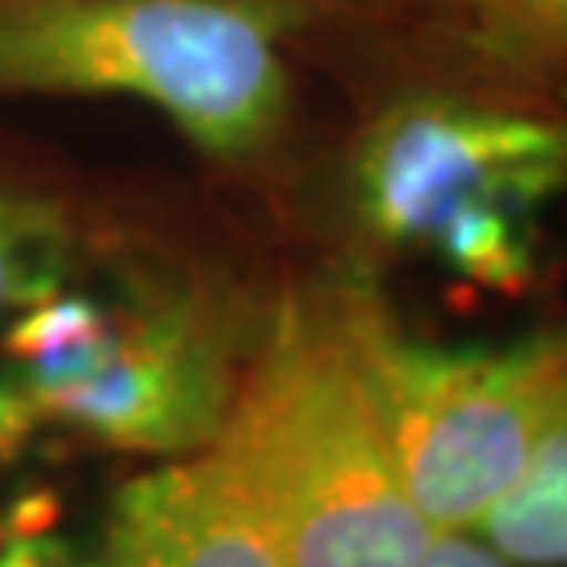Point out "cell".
<instances>
[{
    "label": "cell",
    "instance_id": "obj_4",
    "mask_svg": "<svg viewBox=\"0 0 567 567\" xmlns=\"http://www.w3.org/2000/svg\"><path fill=\"white\" fill-rule=\"evenodd\" d=\"M0 359L41 421L136 454L187 457L220 432L243 370L235 333L190 289H70L0 330Z\"/></svg>",
    "mask_w": 567,
    "mask_h": 567
},
{
    "label": "cell",
    "instance_id": "obj_3",
    "mask_svg": "<svg viewBox=\"0 0 567 567\" xmlns=\"http://www.w3.org/2000/svg\"><path fill=\"white\" fill-rule=\"evenodd\" d=\"M333 297L417 513L432 530H476L567 417V330L432 344L367 282Z\"/></svg>",
    "mask_w": 567,
    "mask_h": 567
},
{
    "label": "cell",
    "instance_id": "obj_7",
    "mask_svg": "<svg viewBox=\"0 0 567 567\" xmlns=\"http://www.w3.org/2000/svg\"><path fill=\"white\" fill-rule=\"evenodd\" d=\"M473 535L524 567H567V417Z\"/></svg>",
    "mask_w": 567,
    "mask_h": 567
},
{
    "label": "cell",
    "instance_id": "obj_10",
    "mask_svg": "<svg viewBox=\"0 0 567 567\" xmlns=\"http://www.w3.org/2000/svg\"><path fill=\"white\" fill-rule=\"evenodd\" d=\"M502 48L527 59L567 55V0H465Z\"/></svg>",
    "mask_w": 567,
    "mask_h": 567
},
{
    "label": "cell",
    "instance_id": "obj_6",
    "mask_svg": "<svg viewBox=\"0 0 567 567\" xmlns=\"http://www.w3.org/2000/svg\"><path fill=\"white\" fill-rule=\"evenodd\" d=\"M106 542L122 567H282L252 505L209 451L125 484Z\"/></svg>",
    "mask_w": 567,
    "mask_h": 567
},
{
    "label": "cell",
    "instance_id": "obj_9",
    "mask_svg": "<svg viewBox=\"0 0 567 567\" xmlns=\"http://www.w3.org/2000/svg\"><path fill=\"white\" fill-rule=\"evenodd\" d=\"M44 498H27L8 516V527L0 535V567H122L111 542L95 549H81L78 542L48 530Z\"/></svg>",
    "mask_w": 567,
    "mask_h": 567
},
{
    "label": "cell",
    "instance_id": "obj_8",
    "mask_svg": "<svg viewBox=\"0 0 567 567\" xmlns=\"http://www.w3.org/2000/svg\"><path fill=\"white\" fill-rule=\"evenodd\" d=\"M70 252L55 205L0 190V330L70 279Z\"/></svg>",
    "mask_w": 567,
    "mask_h": 567
},
{
    "label": "cell",
    "instance_id": "obj_13",
    "mask_svg": "<svg viewBox=\"0 0 567 567\" xmlns=\"http://www.w3.org/2000/svg\"><path fill=\"white\" fill-rule=\"evenodd\" d=\"M4 527H8V520H0V535H4Z\"/></svg>",
    "mask_w": 567,
    "mask_h": 567
},
{
    "label": "cell",
    "instance_id": "obj_2",
    "mask_svg": "<svg viewBox=\"0 0 567 567\" xmlns=\"http://www.w3.org/2000/svg\"><path fill=\"white\" fill-rule=\"evenodd\" d=\"M282 16L264 0H0V95H117L238 162L286 117Z\"/></svg>",
    "mask_w": 567,
    "mask_h": 567
},
{
    "label": "cell",
    "instance_id": "obj_12",
    "mask_svg": "<svg viewBox=\"0 0 567 567\" xmlns=\"http://www.w3.org/2000/svg\"><path fill=\"white\" fill-rule=\"evenodd\" d=\"M38 425L41 414L33 410L30 395L19 389V381L11 378L8 367H0V462L16 457L38 432Z\"/></svg>",
    "mask_w": 567,
    "mask_h": 567
},
{
    "label": "cell",
    "instance_id": "obj_5",
    "mask_svg": "<svg viewBox=\"0 0 567 567\" xmlns=\"http://www.w3.org/2000/svg\"><path fill=\"white\" fill-rule=\"evenodd\" d=\"M352 195L384 246L516 286L530 268V213L567 198V114L454 95L400 103L359 143Z\"/></svg>",
    "mask_w": 567,
    "mask_h": 567
},
{
    "label": "cell",
    "instance_id": "obj_11",
    "mask_svg": "<svg viewBox=\"0 0 567 567\" xmlns=\"http://www.w3.org/2000/svg\"><path fill=\"white\" fill-rule=\"evenodd\" d=\"M414 567H524L487 546L473 530H440Z\"/></svg>",
    "mask_w": 567,
    "mask_h": 567
},
{
    "label": "cell",
    "instance_id": "obj_1",
    "mask_svg": "<svg viewBox=\"0 0 567 567\" xmlns=\"http://www.w3.org/2000/svg\"><path fill=\"white\" fill-rule=\"evenodd\" d=\"M205 451L282 567H414L440 535L403 484L333 286L279 300Z\"/></svg>",
    "mask_w": 567,
    "mask_h": 567
}]
</instances>
